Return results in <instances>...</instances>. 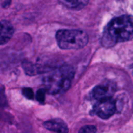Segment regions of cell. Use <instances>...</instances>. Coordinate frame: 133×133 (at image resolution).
I'll list each match as a JSON object with an SVG mask.
<instances>
[{"label": "cell", "mask_w": 133, "mask_h": 133, "mask_svg": "<svg viewBox=\"0 0 133 133\" xmlns=\"http://www.w3.org/2000/svg\"><path fill=\"white\" fill-rule=\"evenodd\" d=\"M45 90L44 88L39 89L36 94V99L38 101L43 103L45 101Z\"/></svg>", "instance_id": "cell-12"}, {"label": "cell", "mask_w": 133, "mask_h": 133, "mask_svg": "<svg viewBox=\"0 0 133 133\" xmlns=\"http://www.w3.org/2000/svg\"><path fill=\"white\" fill-rule=\"evenodd\" d=\"M97 129L95 126L88 125L83 126L80 129L79 133H96Z\"/></svg>", "instance_id": "cell-10"}, {"label": "cell", "mask_w": 133, "mask_h": 133, "mask_svg": "<svg viewBox=\"0 0 133 133\" xmlns=\"http://www.w3.org/2000/svg\"><path fill=\"white\" fill-rule=\"evenodd\" d=\"M116 90V84L113 82L108 81L95 87L92 90V96L97 101L112 97Z\"/></svg>", "instance_id": "cell-5"}, {"label": "cell", "mask_w": 133, "mask_h": 133, "mask_svg": "<svg viewBox=\"0 0 133 133\" xmlns=\"http://www.w3.org/2000/svg\"><path fill=\"white\" fill-rule=\"evenodd\" d=\"M74 9H81L88 5L89 0H64Z\"/></svg>", "instance_id": "cell-9"}, {"label": "cell", "mask_w": 133, "mask_h": 133, "mask_svg": "<svg viewBox=\"0 0 133 133\" xmlns=\"http://www.w3.org/2000/svg\"><path fill=\"white\" fill-rule=\"evenodd\" d=\"M22 68L27 75L32 76L43 73L49 72L57 67L51 65L42 64L40 63H32L29 61H23L22 63Z\"/></svg>", "instance_id": "cell-6"}, {"label": "cell", "mask_w": 133, "mask_h": 133, "mask_svg": "<svg viewBox=\"0 0 133 133\" xmlns=\"http://www.w3.org/2000/svg\"><path fill=\"white\" fill-rule=\"evenodd\" d=\"M133 39V19L131 16H120L107 24L103 33L101 44L105 48L114 46L119 42Z\"/></svg>", "instance_id": "cell-1"}, {"label": "cell", "mask_w": 133, "mask_h": 133, "mask_svg": "<svg viewBox=\"0 0 133 133\" xmlns=\"http://www.w3.org/2000/svg\"><path fill=\"white\" fill-rule=\"evenodd\" d=\"M14 29L9 21H0V45L6 44L12 37Z\"/></svg>", "instance_id": "cell-7"}, {"label": "cell", "mask_w": 133, "mask_h": 133, "mask_svg": "<svg viewBox=\"0 0 133 133\" xmlns=\"http://www.w3.org/2000/svg\"><path fill=\"white\" fill-rule=\"evenodd\" d=\"M46 129L57 133H68L69 129L67 124L61 119H51L44 123Z\"/></svg>", "instance_id": "cell-8"}, {"label": "cell", "mask_w": 133, "mask_h": 133, "mask_svg": "<svg viewBox=\"0 0 133 133\" xmlns=\"http://www.w3.org/2000/svg\"><path fill=\"white\" fill-rule=\"evenodd\" d=\"M116 111V103L112 97L99 100L93 109L94 114L103 119L112 116Z\"/></svg>", "instance_id": "cell-4"}, {"label": "cell", "mask_w": 133, "mask_h": 133, "mask_svg": "<svg viewBox=\"0 0 133 133\" xmlns=\"http://www.w3.org/2000/svg\"><path fill=\"white\" fill-rule=\"evenodd\" d=\"M22 94L24 96L25 98L28 99H33L34 97H35V94L32 91V90L31 88H23L22 89Z\"/></svg>", "instance_id": "cell-11"}, {"label": "cell", "mask_w": 133, "mask_h": 133, "mask_svg": "<svg viewBox=\"0 0 133 133\" xmlns=\"http://www.w3.org/2000/svg\"><path fill=\"white\" fill-rule=\"evenodd\" d=\"M56 40L61 49L76 50L87 45L88 42V36L81 30L61 29L56 33Z\"/></svg>", "instance_id": "cell-3"}, {"label": "cell", "mask_w": 133, "mask_h": 133, "mask_svg": "<svg viewBox=\"0 0 133 133\" xmlns=\"http://www.w3.org/2000/svg\"><path fill=\"white\" fill-rule=\"evenodd\" d=\"M10 0H6L5 1H4L3 6V7H7V6L10 5Z\"/></svg>", "instance_id": "cell-13"}, {"label": "cell", "mask_w": 133, "mask_h": 133, "mask_svg": "<svg viewBox=\"0 0 133 133\" xmlns=\"http://www.w3.org/2000/svg\"><path fill=\"white\" fill-rule=\"evenodd\" d=\"M44 80L45 91L52 94L67 91L71 86L75 70L71 66H62L49 71Z\"/></svg>", "instance_id": "cell-2"}]
</instances>
